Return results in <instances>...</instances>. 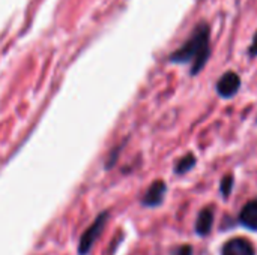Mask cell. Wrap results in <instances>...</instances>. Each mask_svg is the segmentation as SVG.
Returning <instances> with one entry per match:
<instances>
[{
	"label": "cell",
	"instance_id": "obj_2",
	"mask_svg": "<svg viewBox=\"0 0 257 255\" xmlns=\"http://www.w3.org/2000/svg\"><path fill=\"white\" fill-rule=\"evenodd\" d=\"M105 222H107V213H101V215L92 222V225L81 234L80 243H78V252H80V255H86L90 249H92L93 243H95L96 239L101 236Z\"/></svg>",
	"mask_w": 257,
	"mask_h": 255
},
{
	"label": "cell",
	"instance_id": "obj_4",
	"mask_svg": "<svg viewBox=\"0 0 257 255\" xmlns=\"http://www.w3.org/2000/svg\"><path fill=\"white\" fill-rule=\"evenodd\" d=\"M221 255H256V249L248 239L235 237L226 242L221 249Z\"/></svg>",
	"mask_w": 257,
	"mask_h": 255
},
{
	"label": "cell",
	"instance_id": "obj_11",
	"mask_svg": "<svg viewBox=\"0 0 257 255\" xmlns=\"http://www.w3.org/2000/svg\"><path fill=\"white\" fill-rule=\"evenodd\" d=\"M248 54H250L251 57H256L257 56V33L254 35V38H253V42H251V45H250Z\"/></svg>",
	"mask_w": 257,
	"mask_h": 255
},
{
	"label": "cell",
	"instance_id": "obj_9",
	"mask_svg": "<svg viewBox=\"0 0 257 255\" xmlns=\"http://www.w3.org/2000/svg\"><path fill=\"white\" fill-rule=\"evenodd\" d=\"M232 188H233V179H232V176H226V177L221 180V194H223L224 197H227V195L230 194Z\"/></svg>",
	"mask_w": 257,
	"mask_h": 255
},
{
	"label": "cell",
	"instance_id": "obj_5",
	"mask_svg": "<svg viewBox=\"0 0 257 255\" xmlns=\"http://www.w3.org/2000/svg\"><path fill=\"white\" fill-rule=\"evenodd\" d=\"M164 194H166V183L163 180H157L148 189V192L143 198V204L148 207H155L164 200Z\"/></svg>",
	"mask_w": 257,
	"mask_h": 255
},
{
	"label": "cell",
	"instance_id": "obj_6",
	"mask_svg": "<svg viewBox=\"0 0 257 255\" xmlns=\"http://www.w3.org/2000/svg\"><path fill=\"white\" fill-rule=\"evenodd\" d=\"M239 221L248 230L257 231V201H250L244 206L239 215Z\"/></svg>",
	"mask_w": 257,
	"mask_h": 255
},
{
	"label": "cell",
	"instance_id": "obj_10",
	"mask_svg": "<svg viewBox=\"0 0 257 255\" xmlns=\"http://www.w3.org/2000/svg\"><path fill=\"white\" fill-rule=\"evenodd\" d=\"M175 255H193V249H191V246H188V245H185V246H181Z\"/></svg>",
	"mask_w": 257,
	"mask_h": 255
},
{
	"label": "cell",
	"instance_id": "obj_1",
	"mask_svg": "<svg viewBox=\"0 0 257 255\" xmlns=\"http://www.w3.org/2000/svg\"><path fill=\"white\" fill-rule=\"evenodd\" d=\"M211 29L206 23H199L191 36L184 42L181 48H178L170 56V62L173 63H190L191 74L197 75L211 56Z\"/></svg>",
	"mask_w": 257,
	"mask_h": 255
},
{
	"label": "cell",
	"instance_id": "obj_7",
	"mask_svg": "<svg viewBox=\"0 0 257 255\" xmlns=\"http://www.w3.org/2000/svg\"><path fill=\"white\" fill-rule=\"evenodd\" d=\"M212 224H214V213H212V210L211 209H203L199 213V218H197V222H196L197 234H200V236L209 234L211 228H212Z\"/></svg>",
	"mask_w": 257,
	"mask_h": 255
},
{
	"label": "cell",
	"instance_id": "obj_8",
	"mask_svg": "<svg viewBox=\"0 0 257 255\" xmlns=\"http://www.w3.org/2000/svg\"><path fill=\"white\" fill-rule=\"evenodd\" d=\"M194 165H196V158L193 155H187L176 164V173L184 174V173L190 171Z\"/></svg>",
	"mask_w": 257,
	"mask_h": 255
},
{
	"label": "cell",
	"instance_id": "obj_3",
	"mask_svg": "<svg viewBox=\"0 0 257 255\" xmlns=\"http://www.w3.org/2000/svg\"><path fill=\"white\" fill-rule=\"evenodd\" d=\"M239 87H241V78L233 71L226 72L217 83V92L223 98H232L233 95L238 93Z\"/></svg>",
	"mask_w": 257,
	"mask_h": 255
}]
</instances>
